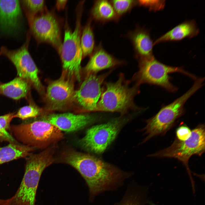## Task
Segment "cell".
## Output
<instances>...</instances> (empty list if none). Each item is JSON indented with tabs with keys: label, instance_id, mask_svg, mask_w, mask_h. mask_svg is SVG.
<instances>
[{
	"label": "cell",
	"instance_id": "cell-29",
	"mask_svg": "<svg viewBox=\"0 0 205 205\" xmlns=\"http://www.w3.org/2000/svg\"><path fill=\"white\" fill-rule=\"evenodd\" d=\"M14 112L9 113L0 116V127L7 131L10 130V123L14 118Z\"/></svg>",
	"mask_w": 205,
	"mask_h": 205
},
{
	"label": "cell",
	"instance_id": "cell-1",
	"mask_svg": "<svg viewBox=\"0 0 205 205\" xmlns=\"http://www.w3.org/2000/svg\"><path fill=\"white\" fill-rule=\"evenodd\" d=\"M63 158L64 162L76 169L85 180L91 202L104 192L116 190L133 174L89 154L74 150L66 152Z\"/></svg>",
	"mask_w": 205,
	"mask_h": 205
},
{
	"label": "cell",
	"instance_id": "cell-9",
	"mask_svg": "<svg viewBox=\"0 0 205 205\" xmlns=\"http://www.w3.org/2000/svg\"><path fill=\"white\" fill-rule=\"evenodd\" d=\"M28 19L30 32L39 43H45L52 46L59 54L62 44V19L53 10L47 8Z\"/></svg>",
	"mask_w": 205,
	"mask_h": 205
},
{
	"label": "cell",
	"instance_id": "cell-14",
	"mask_svg": "<svg viewBox=\"0 0 205 205\" xmlns=\"http://www.w3.org/2000/svg\"><path fill=\"white\" fill-rule=\"evenodd\" d=\"M42 119L55 126L61 131L71 132L84 128L97 118L95 116L91 114L68 112L50 114Z\"/></svg>",
	"mask_w": 205,
	"mask_h": 205
},
{
	"label": "cell",
	"instance_id": "cell-27",
	"mask_svg": "<svg viewBox=\"0 0 205 205\" xmlns=\"http://www.w3.org/2000/svg\"><path fill=\"white\" fill-rule=\"evenodd\" d=\"M137 2L138 5L154 11L163 9L165 4L164 0H138Z\"/></svg>",
	"mask_w": 205,
	"mask_h": 205
},
{
	"label": "cell",
	"instance_id": "cell-5",
	"mask_svg": "<svg viewBox=\"0 0 205 205\" xmlns=\"http://www.w3.org/2000/svg\"><path fill=\"white\" fill-rule=\"evenodd\" d=\"M85 1L78 4L76 9V22L72 31L69 27L67 20L64 26V38L59 54L62 67L66 74L74 77L78 81L81 78V62L83 55L81 45V36L82 29L81 19Z\"/></svg>",
	"mask_w": 205,
	"mask_h": 205
},
{
	"label": "cell",
	"instance_id": "cell-16",
	"mask_svg": "<svg viewBox=\"0 0 205 205\" xmlns=\"http://www.w3.org/2000/svg\"><path fill=\"white\" fill-rule=\"evenodd\" d=\"M124 63L123 61L116 58L107 52L101 42L95 48L85 69L87 73L96 74L102 70L114 68Z\"/></svg>",
	"mask_w": 205,
	"mask_h": 205
},
{
	"label": "cell",
	"instance_id": "cell-21",
	"mask_svg": "<svg viewBox=\"0 0 205 205\" xmlns=\"http://www.w3.org/2000/svg\"><path fill=\"white\" fill-rule=\"evenodd\" d=\"M34 147L19 143H10L0 147V165L22 157H26L32 153Z\"/></svg>",
	"mask_w": 205,
	"mask_h": 205
},
{
	"label": "cell",
	"instance_id": "cell-20",
	"mask_svg": "<svg viewBox=\"0 0 205 205\" xmlns=\"http://www.w3.org/2000/svg\"><path fill=\"white\" fill-rule=\"evenodd\" d=\"M30 85L26 81L18 77L7 83L0 84V95L18 100L27 96Z\"/></svg>",
	"mask_w": 205,
	"mask_h": 205
},
{
	"label": "cell",
	"instance_id": "cell-7",
	"mask_svg": "<svg viewBox=\"0 0 205 205\" xmlns=\"http://www.w3.org/2000/svg\"><path fill=\"white\" fill-rule=\"evenodd\" d=\"M10 130L24 145L34 148L46 149L63 137L60 130L42 120L12 125Z\"/></svg>",
	"mask_w": 205,
	"mask_h": 205
},
{
	"label": "cell",
	"instance_id": "cell-22",
	"mask_svg": "<svg viewBox=\"0 0 205 205\" xmlns=\"http://www.w3.org/2000/svg\"><path fill=\"white\" fill-rule=\"evenodd\" d=\"M92 20L90 17L82 28L80 41L83 58L90 56L95 48L93 28L91 25Z\"/></svg>",
	"mask_w": 205,
	"mask_h": 205
},
{
	"label": "cell",
	"instance_id": "cell-4",
	"mask_svg": "<svg viewBox=\"0 0 205 205\" xmlns=\"http://www.w3.org/2000/svg\"><path fill=\"white\" fill-rule=\"evenodd\" d=\"M204 77L197 78L192 87L173 102L161 108L153 116L146 120V125L142 130L146 136L141 144L153 137L165 135L174 126L176 120L184 112L187 101L203 85Z\"/></svg>",
	"mask_w": 205,
	"mask_h": 205
},
{
	"label": "cell",
	"instance_id": "cell-31",
	"mask_svg": "<svg viewBox=\"0 0 205 205\" xmlns=\"http://www.w3.org/2000/svg\"><path fill=\"white\" fill-rule=\"evenodd\" d=\"M67 0H57L56 2V7L58 10L64 9L65 7Z\"/></svg>",
	"mask_w": 205,
	"mask_h": 205
},
{
	"label": "cell",
	"instance_id": "cell-11",
	"mask_svg": "<svg viewBox=\"0 0 205 205\" xmlns=\"http://www.w3.org/2000/svg\"><path fill=\"white\" fill-rule=\"evenodd\" d=\"M19 48L11 50L5 46L0 48V55L8 58L15 66L19 77L26 81L39 93L43 87L38 76V70L28 50L29 38Z\"/></svg>",
	"mask_w": 205,
	"mask_h": 205
},
{
	"label": "cell",
	"instance_id": "cell-33",
	"mask_svg": "<svg viewBox=\"0 0 205 205\" xmlns=\"http://www.w3.org/2000/svg\"><path fill=\"white\" fill-rule=\"evenodd\" d=\"M149 203L150 205H157L154 204V203L150 201H149Z\"/></svg>",
	"mask_w": 205,
	"mask_h": 205
},
{
	"label": "cell",
	"instance_id": "cell-30",
	"mask_svg": "<svg viewBox=\"0 0 205 205\" xmlns=\"http://www.w3.org/2000/svg\"><path fill=\"white\" fill-rule=\"evenodd\" d=\"M0 141H7L10 143H15L16 140L7 131L4 130L0 127Z\"/></svg>",
	"mask_w": 205,
	"mask_h": 205
},
{
	"label": "cell",
	"instance_id": "cell-28",
	"mask_svg": "<svg viewBox=\"0 0 205 205\" xmlns=\"http://www.w3.org/2000/svg\"><path fill=\"white\" fill-rule=\"evenodd\" d=\"M191 131L190 128L185 124L180 126L177 129L176 135L177 139L180 141H185L190 136Z\"/></svg>",
	"mask_w": 205,
	"mask_h": 205
},
{
	"label": "cell",
	"instance_id": "cell-25",
	"mask_svg": "<svg viewBox=\"0 0 205 205\" xmlns=\"http://www.w3.org/2000/svg\"><path fill=\"white\" fill-rule=\"evenodd\" d=\"M114 9L120 18L122 15L130 12L133 8L138 5L137 1L134 0H111Z\"/></svg>",
	"mask_w": 205,
	"mask_h": 205
},
{
	"label": "cell",
	"instance_id": "cell-15",
	"mask_svg": "<svg viewBox=\"0 0 205 205\" xmlns=\"http://www.w3.org/2000/svg\"><path fill=\"white\" fill-rule=\"evenodd\" d=\"M22 17L19 0H0V30L11 33L17 29Z\"/></svg>",
	"mask_w": 205,
	"mask_h": 205
},
{
	"label": "cell",
	"instance_id": "cell-26",
	"mask_svg": "<svg viewBox=\"0 0 205 205\" xmlns=\"http://www.w3.org/2000/svg\"><path fill=\"white\" fill-rule=\"evenodd\" d=\"M40 109L36 106L30 104L20 108L15 114L14 118L17 117L22 120L36 117L40 113Z\"/></svg>",
	"mask_w": 205,
	"mask_h": 205
},
{
	"label": "cell",
	"instance_id": "cell-10",
	"mask_svg": "<svg viewBox=\"0 0 205 205\" xmlns=\"http://www.w3.org/2000/svg\"><path fill=\"white\" fill-rule=\"evenodd\" d=\"M130 118L121 116L107 123L88 129L80 143L86 151L97 154L103 153L114 140Z\"/></svg>",
	"mask_w": 205,
	"mask_h": 205
},
{
	"label": "cell",
	"instance_id": "cell-34",
	"mask_svg": "<svg viewBox=\"0 0 205 205\" xmlns=\"http://www.w3.org/2000/svg\"></svg>",
	"mask_w": 205,
	"mask_h": 205
},
{
	"label": "cell",
	"instance_id": "cell-19",
	"mask_svg": "<svg viewBox=\"0 0 205 205\" xmlns=\"http://www.w3.org/2000/svg\"><path fill=\"white\" fill-rule=\"evenodd\" d=\"M92 19L103 24L110 21L118 22L120 18L115 12L110 1H95L90 11Z\"/></svg>",
	"mask_w": 205,
	"mask_h": 205
},
{
	"label": "cell",
	"instance_id": "cell-12",
	"mask_svg": "<svg viewBox=\"0 0 205 205\" xmlns=\"http://www.w3.org/2000/svg\"><path fill=\"white\" fill-rule=\"evenodd\" d=\"M112 70L100 75L87 73L79 89L75 91L73 100L86 111L95 112L102 91L101 86Z\"/></svg>",
	"mask_w": 205,
	"mask_h": 205
},
{
	"label": "cell",
	"instance_id": "cell-6",
	"mask_svg": "<svg viewBox=\"0 0 205 205\" xmlns=\"http://www.w3.org/2000/svg\"><path fill=\"white\" fill-rule=\"evenodd\" d=\"M138 60L139 70L134 75L133 79L139 85L144 83L154 85L174 92L177 88L171 83L169 74L179 73L194 80L197 78L182 67L170 66L161 62L153 56Z\"/></svg>",
	"mask_w": 205,
	"mask_h": 205
},
{
	"label": "cell",
	"instance_id": "cell-13",
	"mask_svg": "<svg viewBox=\"0 0 205 205\" xmlns=\"http://www.w3.org/2000/svg\"><path fill=\"white\" fill-rule=\"evenodd\" d=\"M75 91L69 78L62 77L48 85L46 98L50 110H59L73 100Z\"/></svg>",
	"mask_w": 205,
	"mask_h": 205
},
{
	"label": "cell",
	"instance_id": "cell-3",
	"mask_svg": "<svg viewBox=\"0 0 205 205\" xmlns=\"http://www.w3.org/2000/svg\"><path fill=\"white\" fill-rule=\"evenodd\" d=\"M131 82L120 73L116 81L105 82L95 112H117L123 116L131 110L139 109L134 100L140 85L136 83L130 86Z\"/></svg>",
	"mask_w": 205,
	"mask_h": 205
},
{
	"label": "cell",
	"instance_id": "cell-24",
	"mask_svg": "<svg viewBox=\"0 0 205 205\" xmlns=\"http://www.w3.org/2000/svg\"><path fill=\"white\" fill-rule=\"evenodd\" d=\"M22 3L26 12L28 19L42 12L47 8L45 1L24 0Z\"/></svg>",
	"mask_w": 205,
	"mask_h": 205
},
{
	"label": "cell",
	"instance_id": "cell-23",
	"mask_svg": "<svg viewBox=\"0 0 205 205\" xmlns=\"http://www.w3.org/2000/svg\"><path fill=\"white\" fill-rule=\"evenodd\" d=\"M145 192L135 185H129L121 200L114 205H144L146 203Z\"/></svg>",
	"mask_w": 205,
	"mask_h": 205
},
{
	"label": "cell",
	"instance_id": "cell-8",
	"mask_svg": "<svg viewBox=\"0 0 205 205\" xmlns=\"http://www.w3.org/2000/svg\"><path fill=\"white\" fill-rule=\"evenodd\" d=\"M204 124H200L191 131L190 137L185 141L176 138L169 147L149 156L157 157L173 158L181 161L185 167L191 182L192 187L194 182L188 165V161L193 155L200 156L205 152V131Z\"/></svg>",
	"mask_w": 205,
	"mask_h": 205
},
{
	"label": "cell",
	"instance_id": "cell-2",
	"mask_svg": "<svg viewBox=\"0 0 205 205\" xmlns=\"http://www.w3.org/2000/svg\"><path fill=\"white\" fill-rule=\"evenodd\" d=\"M55 146L48 147L37 154L26 157L24 174L15 195L5 205H35L39 183L44 170L54 161Z\"/></svg>",
	"mask_w": 205,
	"mask_h": 205
},
{
	"label": "cell",
	"instance_id": "cell-17",
	"mask_svg": "<svg viewBox=\"0 0 205 205\" xmlns=\"http://www.w3.org/2000/svg\"><path fill=\"white\" fill-rule=\"evenodd\" d=\"M127 36L132 42L136 57L138 60L153 56L154 43L147 30L137 27L134 30L128 32Z\"/></svg>",
	"mask_w": 205,
	"mask_h": 205
},
{
	"label": "cell",
	"instance_id": "cell-32",
	"mask_svg": "<svg viewBox=\"0 0 205 205\" xmlns=\"http://www.w3.org/2000/svg\"><path fill=\"white\" fill-rule=\"evenodd\" d=\"M7 201V200L0 199V205H5Z\"/></svg>",
	"mask_w": 205,
	"mask_h": 205
},
{
	"label": "cell",
	"instance_id": "cell-18",
	"mask_svg": "<svg viewBox=\"0 0 205 205\" xmlns=\"http://www.w3.org/2000/svg\"><path fill=\"white\" fill-rule=\"evenodd\" d=\"M199 32V30L194 20L184 22L156 39L154 42V45L162 42L176 41L186 38H191L196 36Z\"/></svg>",
	"mask_w": 205,
	"mask_h": 205
}]
</instances>
